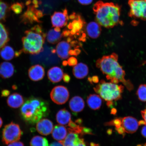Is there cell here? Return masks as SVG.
Masks as SVG:
<instances>
[{
	"label": "cell",
	"instance_id": "cell-40",
	"mask_svg": "<svg viewBox=\"0 0 146 146\" xmlns=\"http://www.w3.org/2000/svg\"><path fill=\"white\" fill-rule=\"evenodd\" d=\"M77 16L78 14H76L74 12L69 16V18L70 19L74 20L76 19L77 17Z\"/></svg>",
	"mask_w": 146,
	"mask_h": 146
},
{
	"label": "cell",
	"instance_id": "cell-32",
	"mask_svg": "<svg viewBox=\"0 0 146 146\" xmlns=\"http://www.w3.org/2000/svg\"><path fill=\"white\" fill-rule=\"evenodd\" d=\"M24 8V5L23 3H15L11 5L10 9L15 13L19 14L21 13Z\"/></svg>",
	"mask_w": 146,
	"mask_h": 146
},
{
	"label": "cell",
	"instance_id": "cell-3",
	"mask_svg": "<svg viewBox=\"0 0 146 146\" xmlns=\"http://www.w3.org/2000/svg\"><path fill=\"white\" fill-rule=\"evenodd\" d=\"M47 102L39 98L32 97L27 99L22 106L20 113L25 122L34 125L49 114Z\"/></svg>",
	"mask_w": 146,
	"mask_h": 146
},
{
	"label": "cell",
	"instance_id": "cell-45",
	"mask_svg": "<svg viewBox=\"0 0 146 146\" xmlns=\"http://www.w3.org/2000/svg\"><path fill=\"white\" fill-rule=\"evenodd\" d=\"M137 146H146V143L143 145H138Z\"/></svg>",
	"mask_w": 146,
	"mask_h": 146
},
{
	"label": "cell",
	"instance_id": "cell-2",
	"mask_svg": "<svg viewBox=\"0 0 146 146\" xmlns=\"http://www.w3.org/2000/svg\"><path fill=\"white\" fill-rule=\"evenodd\" d=\"M118 55L113 53L110 55L104 56L96 61V66L107 80L111 83L118 84L121 82L126 85L129 80L125 78V72L122 67L118 63Z\"/></svg>",
	"mask_w": 146,
	"mask_h": 146
},
{
	"label": "cell",
	"instance_id": "cell-8",
	"mask_svg": "<svg viewBox=\"0 0 146 146\" xmlns=\"http://www.w3.org/2000/svg\"><path fill=\"white\" fill-rule=\"evenodd\" d=\"M50 96L51 99L54 103L58 105H62L68 100L69 94L66 87L59 86L52 89Z\"/></svg>",
	"mask_w": 146,
	"mask_h": 146
},
{
	"label": "cell",
	"instance_id": "cell-36",
	"mask_svg": "<svg viewBox=\"0 0 146 146\" xmlns=\"http://www.w3.org/2000/svg\"><path fill=\"white\" fill-rule=\"evenodd\" d=\"M49 146H64L63 141L55 142L51 143Z\"/></svg>",
	"mask_w": 146,
	"mask_h": 146
},
{
	"label": "cell",
	"instance_id": "cell-27",
	"mask_svg": "<svg viewBox=\"0 0 146 146\" xmlns=\"http://www.w3.org/2000/svg\"><path fill=\"white\" fill-rule=\"evenodd\" d=\"M10 40L9 33L6 27L0 23V50L5 46Z\"/></svg>",
	"mask_w": 146,
	"mask_h": 146
},
{
	"label": "cell",
	"instance_id": "cell-18",
	"mask_svg": "<svg viewBox=\"0 0 146 146\" xmlns=\"http://www.w3.org/2000/svg\"><path fill=\"white\" fill-rule=\"evenodd\" d=\"M69 106L72 112L77 113L83 110L85 107V102L80 97L74 96L69 102Z\"/></svg>",
	"mask_w": 146,
	"mask_h": 146
},
{
	"label": "cell",
	"instance_id": "cell-28",
	"mask_svg": "<svg viewBox=\"0 0 146 146\" xmlns=\"http://www.w3.org/2000/svg\"><path fill=\"white\" fill-rule=\"evenodd\" d=\"M62 34L55 31L54 29H51L46 35L47 41L52 44H55L60 41L62 37Z\"/></svg>",
	"mask_w": 146,
	"mask_h": 146
},
{
	"label": "cell",
	"instance_id": "cell-21",
	"mask_svg": "<svg viewBox=\"0 0 146 146\" xmlns=\"http://www.w3.org/2000/svg\"><path fill=\"white\" fill-rule=\"evenodd\" d=\"M56 120L60 125L67 126L72 121L71 114L65 109L60 110L56 115Z\"/></svg>",
	"mask_w": 146,
	"mask_h": 146
},
{
	"label": "cell",
	"instance_id": "cell-30",
	"mask_svg": "<svg viewBox=\"0 0 146 146\" xmlns=\"http://www.w3.org/2000/svg\"><path fill=\"white\" fill-rule=\"evenodd\" d=\"M30 146H49L48 141L46 138L43 137L36 136L31 140Z\"/></svg>",
	"mask_w": 146,
	"mask_h": 146
},
{
	"label": "cell",
	"instance_id": "cell-5",
	"mask_svg": "<svg viewBox=\"0 0 146 146\" xmlns=\"http://www.w3.org/2000/svg\"><path fill=\"white\" fill-rule=\"evenodd\" d=\"M124 87L121 85L106 82L102 80L94 88L95 91L107 102V105L111 107L113 102L121 99Z\"/></svg>",
	"mask_w": 146,
	"mask_h": 146
},
{
	"label": "cell",
	"instance_id": "cell-20",
	"mask_svg": "<svg viewBox=\"0 0 146 146\" xmlns=\"http://www.w3.org/2000/svg\"><path fill=\"white\" fill-rule=\"evenodd\" d=\"M88 35L91 38L96 39L101 34L102 29L99 23L96 22H91L88 24L86 27Z\"/></svg>",
	"mask_w": 146,
	"mask_h": 146
},
{
	"label": "cell",
	"instance_id": "cell-41",
	"mask_svg": "<svg viewBox=\"0 0 146 146\" xmlns=\"http://www.w3.org/2000/svg\"><path fill=\"white\" fill-rule=\"evenodd\" d=\"M141 113L142 117L143 118L144 121L146 123V108L144 110L141 111Z\"/></svg>",
	"mask_w": 146,
	"mask_h": 146
},
{
	"label": "cell",
	"instance_id": "cell-9",
	"mask_svg": "<svg viewBox=\"0 0 146 146\" xmlns=\"http://www.w3.org/2000/svg\"><path fill=\"white\" fill-rule=\"evenodd\" d=\"M27 5V10L21 17L22 23L26 24H32L34 23H40L41 21L36 15L37 9L33 5Z\"/></svg>",
	"mask_w": 146,
	"mask_h": 146
},
{
	"label": "cell",
	"instance_id": "cell-42",
	"mask_svg": "<svg viewBox=\"0 0 146 146\" xmlns=\"http://www.w3.org/2000/svg\"><path fill=\"white\" fill-rule=\"evenodd\" d=\"M94 82V83H97L99 81V79L97 76H94L91 78V81L90 82Z\"/></svg>",
	"mask_w": 146,
	"mask_h": 146
},
{
	"label": "cell",
	"instance_id": "cell-1",
	"mask_svg": "<svg viewBox=\"0 0 146 146\" xmlns=\"http://www.w3.org/2000/svg\"><path fill=\"white\" fill-rule=\"evenodd\" d=\"M93 10L96 21L102 26L110 28L122 24L120 20L121 7L117 4L99 1L94 5Z\"/></svg>",
	"mask_w": 146,
	"mask_h": 146
},
{
	"label": "cell",
	"instance_id": "cell-17",
	"mask_svg": "<svg viewBox=\"0 0 146 146\" xmlns=\"http://www.w3.org/2000/svg\"><path fill=\"white\" fill-rule=\"evenodd\" d=\"M21 53V51L15 52L10 46L5 45L1 49L0 56L3 59L8 61L13 59L15 57L19 56Z\"/></svg>",
	"mask_w": 146,
	"mask_h": 146
},
{
	"label": "cell",
	"instance_id": "cell-35",
	"mask_svg": "<svg viewBox=\"0 0 146 146\" xmlns=\"http://www.w3.org/2000/svg\"><path fill=\"white\" fill-rule=\"evenodd\" d=\"M8 146H24L22 142L15 141L9 144Z\"/></svg>",
	"mask_w": 146,
	"mask_h": 146
},
{
	"label": "cell",
	"instance_id": "cell-43",
	"mask_svg": "<svg viewBox=\"0 0 146 146\" xmlns=\"http://www.w3.org/2000/svg\"><path fill=\"white\" fill-rule=\"evenodd\" d=\"M54 30L55 31L57 32H60V31H61V30H60V27H55Z\"/></svg>",
	"mask_w": 146,
	"mask_h": 146
},
{
	"label": "cell",
	"instance_id": "cell-29",
	"mask_svg": "<svg viewBox=\"0 0 146 146\" xmlns=\"http://www.w3.org/2000/svg\"><path fill=\"white\" fill-rule=\"evenodd\" d=\"M10 9V7L8 3L3 0H0V23L6 21Z\"/></svg>",
	"mask_w": 146,
	"mask_h": 146
},
{
	"label": "cell",
	"instance_id": "cell-34",
	"mask_svg": "<svg viewBox=\"0 0 146 146\" xmlns=\"http://www.w3.org/2000/svg\"><path fill=\"white\" fill-rule=\"evenodd\" d=\"M93 0H78L80 4L83 5H87L91 4Z\"/></svg>",
	"mask_w": 146,
	"mask_h": 146
},
{
	"label": "cell",
	"instance_id": "cell-24",
	"mask_svg": "<svg viewBox=\"0 0 146 146\" xmlns=\"http://www.w3.org/2000/svg\"><path fill=\"white\" fill-rule=\"evenodd\" d=\"M89 72L87 66L85 64L80 63L75 66L73 69L74 76L78 79H82L86 76Z\"/></svg>",
	"mask_w": 146,
	"mask_h": 146
},
{
	"label": "cell",
	"instance_id": "cell-16",
	"mask_svg": "<svg viewBox=\"0 0 146 146\" xmlns=\"http://www.w3.org/2000/svg\"><path fill=\"white\" fill-rule=\"evenodd\" d=\"M15 68L11 63L5 62L0 64V77L4 79L10 78L13 76Z\"/></svg>",
	"mask_w": 146,
	"mask_h": 146
},
{
	"label": "cell",
	"instance_id": "cell-13",
	"mask_svg": "<svg viewBox=\"0 0 146 146\" xmlns=\"http://www.w3.org/2000/svg\"><path fill=\"white\" fill-rule=\"evenodd\" d=\"M36 129L39 134L47 136L52 132L53 124L50 120L47 119H42L36 123Z\"/></svg>",
	"mask_w": 146,
	"mask_h": 146
},
{
	"label": "cell",
	"instance_id": "cell-26",
	"mask_svg": "<svg viewBox=\"0 0 146 146\" xmlns=\"http://www.w3.org/2000/svg\"><path fill=\"white\" fill-rule=\"evenodd\" d=\"M87 102L89 108L95 110L99 109L102 104V100L100 97L95 94H90L88 97Z\"/></svg>",
	"mask_w": 146,
	"mask_h": 146
},
{
	"label": "cell",
	"instance_id": "cell-15",
	"mask_svg": "<svg viewBox=\"0 0 146 146\" xmlns=\"http://www.w3.org/2000/svg\"><path fill=\"white\" fill-rule=\"evenodd\" d=\"M71 45L68 41H62L58 43L56 48V52L59 57L63 59L68 58Z\"/></svg>",
	"mask_w": 146,
	"mask_h": 146
},
{
	"label": "cell",
	"instance_id": "cell-6",
	"mask_svg": "<svg viewBox=\"0 0 146 146\" xmlns=\"http://www.w3.org/2000/svg\"><path fill=\"white\" fill-rule=\"evenodd\" d=\"M23 134V131L19 125L12 122L5 125L3 128L2 140L3 144L8 145L19 140Z\"/></svg>",
	"mask_w": 146,
	"mask_h": 146
},
{
	"label": "cell",
	"instance_id": "cell-11",
	"mask_svg": "<svg viewBox=\"0 0 146 146\" xmlns=\"http://www.w3.org/2000/svg\"><path fill=\"white\" fill-rule=\"evenodd\" d=\"M81 136L75 133L69 132L63 143L64 146H87Z\"/></svg>",
	"mask_w": 146,
	"mask_h": 146
},
{
	"label": "cell",
	"instance_id": "cell-38",
	"mask_svg": "<svg viewBox=\"0 0 146 146\" xmlns=\"http://www.w3.org/2000/svg\"><path fill=\"white\" fill-rule=\"evenodd\" d=\"M10 94V91L8 90H4L2 91L1 96L3 97L8 96Z\"/></svg>",
	"mask_w": 146,
	"mask_h": 146
},
{
	"label": "cell",
	"instance_id": "cell-19",
	"mask_svg": "<svg viewBox=\"0 0 146 146\" xmlns=\"http://www.w3.org/2000/svg\"><path fill=\"white\" fill-rule=\"evenodd\" d=\"M24 102L23 97L17 93H14L8 97L7 103L9 106L12 108H18L22 106Z\"/></svg>",
	"mask_w": 146,
	"mask_h": 146
},
{
	"label": "cell",
	"instance_id": "cell-4",
	"mask_svg": "<svg viewBox=\"0 0 146 146\" xmlns=\"http://www.w3.org/2000/svg\"><path fill=\"white\" fill-rule=\"evenodd\" d=\"M46 34L39 25H36L25 31L22 39L21 52L32 54H38L43 50Z\"/></svg>",
	"mask_w": 146,
	"mask_h": 146
},
{
	"label": "cell",
	"instance_id": "cell-10",
	"mask_svg": "<svg viewBox=\"0 0 146 146\" xmlns=\"http://www.w3.org/2000/svg\"><path fill=\"white\" fill-rule=\"evenodd\" d=\"M68 11L66 8L63 12H55L51 17L52 27H62L66 25L69 19Z\"/></svg>",
	"mask_w": 146,
	"mask_h": 146
},
{
	"label": "cell",
	"instance_id": "cell-14",
	"mask_svg": "<svg viewBox=\"0 0 146 146\" xmlns=\"http://www.w3.org/2000/svg\"><path fill=\"white\" fill-rule=\"evenodd\" d=\"M44 75V69L40 65L32 66L28 70L29 77L32 81H40L43 79Z\"/></svg>",
	"mask_w": 146,
	"mask_h": 146
},
{
	"label": "cell",
	"instance_id": "cell-25",
	"mask_svg": "<svg viewBox=\"0 0 146 146\" xmlns=\"http://www.w3.org/2000/svg\"><path fill=\"white\" fill-rule=\"evenodd\" d=\"M85 23L81 16L78 15L76 19H74L72 23H69L68 25V28L72 30L70 31V34L73 35L79 32L83 28Z\"/></svg>",
	"mask_w": 146,
	"mask_h": 146
},
{
	"label": "cell",
	"instance_id": "cell-7",
	"mask_svg": "<svg viewBox=\"0 0 146 146\" xmlns=\"http://www.w3.org/2000/svg\"><path fill=\"white\" fill-rule=\"evenodd\" d=\"M128 4L129 17L146 21V0H129Z\"/></svg>",
	"mask_w": 146,
	"mask_h": 146
},
{
	"label": "cell",
	"instance_id": "cell-44",
	"mask_svg": "<svg viewBox=\"0 0 146 146\" xmlns=\"http://www.w3.org/2000/svg\"><path fill=\"white\" fill-rule=\"evenodd\" d=\"M3 124V121L2 119V118L0 117V128L1 127H2V126Z\"/></svg>",
	"mask_w": 146,
	"mask_h": 146
},
{
	"label": "cell",
	"instance_id": "cell-23",
	"mask_svg": "<svg viewBox=\"0 0 146 146\" xmlns=\"http://www.w3.org/2000/svg\"><path fill=\"white\" fill-rule=\"evenodd\" d=\"M52 132V137L58 141H63L67 136L66 128L61 125L55 126Z\"/></svg>",
	"mask_w": 146,
	"mask_h": 146
},
{
	"label": "cell",
	"instance_id": "cell-31",
	"mask_svg": "<svg viewBox=\"0 0 146 146\" xmlns=\"http://www.w3.org/2000/svg\"><path fill=\"white\" fill-rule=\"evenodd\" d=\"M139 99L142 102H146V85L139 86L137 92Z\"/></svg>",
	"mask_w": 146,
	"mask_h": 146
},
{
	"label": "cell",
	"instance_id": "cell-37",
	"mask_svg": "<svg viewBox=\"0 0 146 146\" xmlns=\"http://www.w3.org/2000/svg\"><path fill=\"white\" fill-rule=\"evenodd\" d=\"M63 79L64 81L66 83H68L70 81V76L67 74H64L63 75Z\"/></svg>",
	"mask_w": 146,
	"mask_h": 146
},
{
	"label": "cell",
	"instance_id": "cell-33",
	"mask_svg": "<svg viewBox=\"0 0 146 146\" xmlns=\"http://www.w3.org/2000/svg\"><path fill=\"white\" fill-rule=\"evenodd\" d=\"M78 62L77 60L75 58L71 57L69 58L67 61V63L70 66L76 65L77 64Z\"/></svg>",
	"mask_w": 146,
	"mask_h": 146
},
{
	"label": "cell",
	"instance_id": "cell-22",
	"mask_svg": "<svg viewBox=\"0 0 146 146\" xmlns=\"http://www.w3.org/2000/svg\"><path fill=\"white\" fill-rule=\"evenodd\" d=\"M63 71L58 67H54L49 69L47 72L48 79L53 83H57L61 81L63 76Z\"/></svg>",
	"mask_w": 146,
	"mask_h": 146
},
{
	"label": "cell",
	"instance_id": "cell-12",
	"mask_svg": "<svg viewBox=\"0 0 146 146\" xmlns=\"http://www.w3.org/2000/svg\"><path fill=\"white\" fill-rule=\"evenodd\" d=\"M121 126L123 128L126 133L135 132L138 129L139 123L136 119L131 116L125 117L121 119Z\"/></svg>",
	"mask_w": 146,
	"mask_h": 146
},
{
	"label": "cell",
	"instance_id": "cell-39",
	"mask_svg": "<svg viewBox=\"0 0 146 146\" xmlns=\"http://www.w3.org/2000/svg\"><path fill=\"white\" fill-rule=\"evenodd\" d=\"M141 133L144 137L146 138V124H145L144 126L142 127Z\"/></svg>",
	"mask_w": 146,
	"mask_h": 146
}]
</instances>
